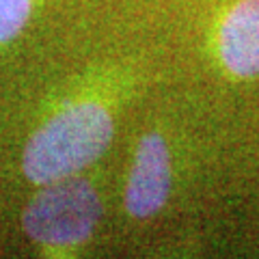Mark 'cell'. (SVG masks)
<instances>
[{
	"label": "cell",
	"instance_id": "1",
	"mask_svg": "<svg viewBox=\"0 0 259 259\" xmlns=\"http://www.w3.org/2000/svg\"><path fill=\"white\" fill-rule=\"evenodd\" d=\"M112 134L115 121L102 102L71 104L28 139L22 153L24 175L39 186L74 177L102 158Z\"/></svg>",
	"mask_w": 259,
	"mask_h": 259
},
{
	"label": "cell",
	"instance_id": "2",
	"mask_svg": "<svg viewBox=\"0 0 259 259\" xmlns=\"http://www.w3.org/2000/svg\"><path fill=\"white\" fill-rule=\"evenodd\" d=\"M102 218V199L78 175L44 184L24 209L22 225L32 242L48 250H74L93 236Z\"/></svg>",
	"mask_w": 259,
	"mask_h": 259
},
{
	"label": "cell",
	"instance_id": "3",
	"mask_svg": "<svg viewBox=\"0 0 259 259\" xmlns=\"http://www.w3.org/2000/svg\"><path fill=\"white\" fill-rule=\"evenodd\" d=\"M171 194V153L158 132H147L136 145L125 182V209L132 218H151Z\"/></svg>",
	"mask_w": 259,
	"mask_h": 259
},
{
	"label": "cell",
	"instance_id": "4",
	"mask_svg": "<svg viewBox=\"0 0 259 259\" xmlns=\"http://www.w3.org/2000/svg\"><path fill=\"white\" fill-rule=\"evenodd\" d=\"M218 56L236 78L259 76V0H236L218 26Z\"/></svg>",
	"mask_w": 259,
	"mask_h": 259
},
{
	"label": "cell",
	"instance_id": "5",
	"mask_svg": "<svg viewBox=\"0 0 259 259\" xmlns=\"http://www.w3.org/2000/svg\"><path fill=\"white\" fill-rule=\"evenodd\" d=\"M32 11V0H0V44H9L24 30Z\"/></svg>",
	"mask_w": 259,
	"mask_h": 259
}]
</instances>
